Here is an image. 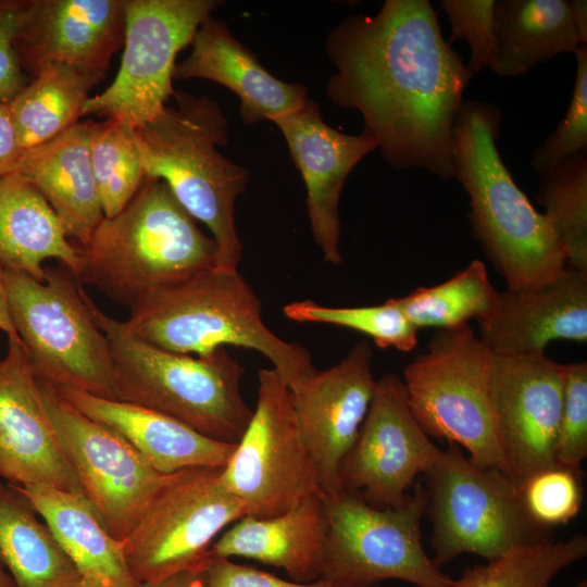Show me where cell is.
<instances>
[{"label": "cell", "mask_w": 587, "mask_h": 587, "mask_svg": "<svg viewBox=\"0 0 587 587\" xmlns=\"http://www.w3.org/2000/svg\"><path fill=\"white\" fill-rule=\"evenodd\" d=\"M325 48L336 68L327 97L361 114L385 161L451 178L453 124L473 75L432 2L386 0L373 15L344 20Z\"/></svg>", "instance_id": "cell-1"}, {"label": "cell", "mask_w": 587, "mask_h": 587, "mask_svg": "<svg viewBox=\"0 0 587 587\" xmlns=\"http://www.w3.org/2000/svg\"><path fill=\"white\" fill-rule=\"evenodd\" d=\"M218 5L216 0H125L120 70L110 86L87 99L83 116L115 118L135 128L158 115L175 91L178 52Z\"/></svg>", "instance_id": "cell-13"}, {"label": "cell", "mask_w": 587, "mask_h": 587, "mask_svg": "<svg viewBox=\"0 0 587 587\" xmlns=\"http://www.w3.org/2000/svg\"><path fill=\"white\" fill-rule=\"evenodd\" d=\"M423 475L438 567L464 553L489 561L549 539L527 515L519 486L499 470L474 464L459 446L448 444Z\"/></svg>", "instance_id": "cell-9"}, {"label": "cell", "mask_w": 587, "mask_h": 587, "mask_svg": "<svg viewBox=\"0 0 587 587\" xmlns=\"http://www.w3.org/2000/svg\"><path fill=\"white\" fill-rule=\"evenodd\" d=\"M173 78H203L227 87L238 96L241 118L248 124L274 123L309 100L304 86L276 78L212 15L197 29L191 51L175 65Z\"/></svg>", "instance_id": "cell-22"}, {"label": "cell", "mask_w": 587, "mask_h": 587, "mask_svg": "<svg viewBox=\"0 0 587 587\" xmlns=\"http://www.w3.org/2000/svg\"><path fill=\"white\" fill-rule=\"evenodd\" d=\"M21 155L10 105L0 101V177L16 172Z\"/></svg>", "instance_id": "cell-42"}, {"label": "cell", "mask_w": 587, "mask_h": 587, "mask_svg": "<svg viewBox=\"0 0 587 587\" xmlns=\"http://www.w3.org/2000/svg\"><path fill=\"white\" fill-rule=\"evenodd\" d=\"M326 536L324 497L314 494L273 517L245 515L213 542L210 552L279 567L290 580L305 584L322 576Z\"/></svg>", "instance_id": "cell-25"}, {"label": "cell", "mask_w": 587, "mask_h": 587, "mask_svg": "<svg viewBox=\"0 0 587 587\" xmlns=\"http://www.w3.org/2000/svg\"><path fill=\"white\" fill-rule=\"evenodd\" d=\"M138 587H202L201 572H180L161 580L139 584Z\"/></svg>", "instance_id": "cell-43"}, {"label": "cell", "mask_w": 587, "mask_h": 587, "mask_svg": "<svg viewBox=\"0 0 587 587\" xmlns=\"http://www.w3.org/2000/svg\"><path fill=\"white\" fill-rule=\"evenodd\" d=\"M58 260L75 278L83 251L66 236L52 208L20 173L0 177V265L45 282L46 260Z\"/></svg>", "instance_id": "cell-26"}, {"label": "cell", "mask_w": 587, "mask_h": 587, "mask_svg": "<svg viewBox=\"0 0 587 587\" xmlns=\"http://www.w3.org/2000/svg\"><path fill=\"white\" fill-rule=\"evenodd\" d=\"M574 55L576 74L564 118L532 153L530 165L538 174L587 149V45Z\"/></svg>", "instance_id": "cell-37"}, {"label": "cell", "mask_w": 587, "mask_h": 587, "mask_svg": "<svg viewBox=\"0 0 587 587\" xmlns=\"http://www.w3.org/2000/svg\"><path fill=\"white\" fill-rule=\"evenodd\" d=\"M490 70L499 76L524 74L562 53L587 45L571 0H496Z\"/></svg>", "instance_id": "cell-27"}, {"label": "cell", "mask_w": 587, "mask_h": 587, "mask_svg": "<svg viewBox=\"0 0 587 587\" xmlns=\"http://www.w3.org/2000/svg\"><path fill=\"white\" fill-rule=\"evenodd\" d=\"M274 124L280 129L305 184L314 241L325 262L339 265L341 191L354 166L378 148L377 141L365 132L349 135L327 125L317 103L311 100Z\"/></svg>", "instance_id": "cell-20"}, {"label": "cell", "mask_w": 587, "mask_h": 587, "mask_svg": "<svg viewBox=\"0 0 587 587\" xmlns=\"http://www.w3.org/2000/svg\"><path fill=\"white\" fill-rule=\"evenodd\" d=\"M372 361L371 346L360 340L342 360L316 370L294 392L298 425L325 498L342 491L339 466L357 439L377 383Z\"/></svg>", "instance_id": "cell-18"}, {"label": "cell", "mask_w": 587, "mask_h": 587, "mask_svg": "<svg viewBox=\"0 0 587 587\" xmlns=\"http://www.w3.org/2000/svg\"><path fill=\"white\" fill-rule=\"evenodd\" d=\"M587 455V362L564 364L563 399L554 441L555 465L582 471Z\"/></svg>", "instance_id": "cell-38"}, {"label": "cell", "mask_w": 587, "mask_h": 587, "mask_svg": "<svg viewBox=\"0 0 587 587\" xmlns=\"http://www.w3.org/2000/svg\"><path fill=\"white\" fill-rule=\"evenodd\" d=\"M129 310L127 330L165 351L205 355L226 346L251 349L270 360L292 392L316 372L303 346L266 326L261 301L238 270H202L153 290Z\"/></svg>", "instance_id": "cell-3"}, {"label": "cell", "mask_w": 587, "mask_h": 587, "mask_svg": "<svg viewBox=\"0 0 587 587\" xmlns=\"http://www.w3.org/2000/svg\"><path fill=\"white\" fill-rule=\"evenodd\" d=\"M501 117L491 102L463 100L452 129V177L469 197L472 233L507 288L538 286L564 271L566 255L500 155Z\"/></svg>", "instance_id": "cell-2"}, {"label": "cell", "mask_w": 587, "mask_h": 587, "mask_svg": "<svg viewBox=\"0 0 587 587\" xmlns=\"http://www.w3.org/2000/svg\"><path fill=\"white\" fill-rule=\"evenodd\" d=\"M47 523L82 577L109 587H138L114 538L84 495L43 485L18 486Z\"/></svg>", "instance_id": "cell-28"}, {"label": "cell", "mask_w": 587, "mask_h": 587, "mask_svg": "<svg viewBox=\"0 0 587 587\" xmlns=\"http://www.w3.org/2000/svg\"><path fill=\"white\" fill-rule=\"evenodd\" d=\"M14 328L38 380L115 399L114 365L76 278L64 266L46 268L45 282L3 271Z\"/></svg>", "instance_id": "cell-8"}, {"label": "cell", "mask_w": 587, "mask_h": 587, "mask_svg": "<svg viewBox=\"0 0 587 587\" xmlns=\"http://www.w3.org/2000/svg\"><path fill=\"white\" fill-rule=\"evenodd\" d=\"M90 160L104 217L121 212L146 175L133 128L115 118L91 121Z\"/></svg>", "instance_id": "cell-34"}, {"label": "cell", "mask_w": 587, "mask_h": 587, "mask_svg": "<svg viewBox=\"0 0 587 587\" xmlns=\"http://www.w3.org/2000/svg\"><path fill=\"white\" fill-rule=\"evenodd\" d=\"M497 295L485 263L473 260L444 283L391 299L415 328L437 330L469 325L471 320L484 317Z\"/></svg>", "instance_id": "cell-31"}, {"label": "cell", "mask_w": 587, "mask_h": 587, "mask_svg": "<svg viewBox=\"0 0 587 587\" xmlns=\"http://www.w3.org/2000/svg\"><path fill=\"white\" fill-rule=\"evenodd\" d=\"M74 587H109L101 582L91 578L80 577Z\"/></svg>", "instance_id": "cell-47"}, {"label": "cell", "mask_w": 587, "mask_h": 587, "mask_svg": "<svg viewBox=\"0 0 587 587\" xmlns=\"http://www.w3.org/2000/svg\"><path fill=\"white\" fill-rule=\"evenodd\" d=\"M574 587H587V580L583 579L577 585H575Z\"/></svg>", "instance_id": "cell-48"}, {"label": "cell", "mask_w": 587, "mask_h": 587, "mask_svg": "<svg viewBox=\"0 0 587 587\" xmlns=\"http://www.w3.org/2000/svg\"><path fill=\"white\" fill-rule=\"evenodd\" d=\"M80 294L110 344L115 400L160 412L207 437L238 444L253 411L241 396L245 369L238 360L225 348L189 355L150 346L99 309L82 286Z\"/></svg>", "instance_id": "cell-6"}, {"label": "cell", "mask_w": 587, "mask_h": 587, "mask_svg": "<svg viewBox=\"0 0 587 587\" xmlns=\"http://www.w3.org/2000/svg\"><path fill=\"white\" fill-rule=\"evenodd\" d=\"M258 379L255 408L222 479L242 502L246 515L267 519L322 491L298 425L292 390L273 367L259 371Z\"/></svg>", "instance_id": "cell-12"}, {"label": "cell", "mask_w": 587, "mask_h": 587, "mask_svg": "<svg viewBox=\"0 0 587 587\" xmlns=\"http://www.w3.org/2000/svg\"><path fill=\"white\" fill-rule=\"evenodd\" d=\"M324 503L327 536L321 578L339 587H378L387 579L416 587L451 585L423 548L427 495L421 483L396 508H377L347 491L324 497Z\"/></svg>", "instance_id": "cell-10"}, {"label": "cell", "mask_w": 587, "mask_h": 587, "mask_svg": "<svg viewBox=\"0 0 587 587\" xmlns=\"http://www.w3.org/2000/svg\"><path fill=\"white\" fill-rule=\"evenodd\" d=\"M440 452L414 417L402 379L387 373L377 380L357 439L340 463L341 489L377 508L399 507Z\"/></svg>", "instance_id": "cell-15"}, {"label": "cell", "mask_w": 587, "mask_h": 587, "mask_svg": "<svg viewBox=\"0 0 587 587\" xmlns=\"http://www.w3.org/2000/svg\"><path fill=\"white\" fill-rule=\"evenodd\" d=\"M201 578L202 587H339L324 578L305 584L286 580L213 553L201 571Z\"/></svg>", "instance_id": "cell-40"}, {"label": "cell", "mask_w": 587, "mask_h": 587, "mask_svg": "<svg viewBox=\"0 0 587 587\" xmlns=\"http://www.w3.org/2000/svg\"><path fill=\"white\" fill-rule=\"evenodd\" d=\"M582 476V471L555 465L524 480L519 491L530 520L549 530L575 517L583 503Z\"/></svg>", "instance_id": "cell-36"}, {"label": "cell", "mask_w": 587, "mask_h": 587, "mask_svg": "<svg viewBox=\"0 0 587 587\" xmlns=\"http://www.w3.org/2000/svg\"><path fill=\"white\" fill-rule=\"evenodd\" d=\"M0 587H15L12 577L1 564H0Z\"/></svg>", "instance_id": "cell-46"}, {"label": "cell", "mask_w": 587, "mask_h": 587, "mask_svg": "<svg viewBox=\"0 0 587 587\" xmlns=\"http://www.w3.org/2000/svg\"><path fill=\"white\" fill-rule=\"evenodd\" d=\"M125 18V0H23L13 48L29 78L63 64L102 80L123 48Z\"/></svg>", "instance_id": "cell-17"}, {"label": "cell", "mask_w": 587, "mask_h": 587, "mask_svg": "<svg viewBox=\"0 0 587 587\" xmlns=\"http://www.w3.org/2000/svg\"><path fill=\"white\" fill-rule=\"evenodd\" d=\"M90 118L22 153L16 172L41 193L66 236L85 247L104 218L90 160Z\"/></svg>", "instance_id": "cell-24"}, {"label": "cell", "mask_w": 587, "mask_h": 587, "mask_svg": "<svg viewBox=\"0 0 587 587\" xmlns=\"http://www.w3.org/2000/svg\"><path fill=\"white\" fill-rule=\"evenodd\" d=\"M535 199L545 209L567 266L587 272V149L539 174Z\"/></svg>", "instance_id": "cell-32"}, {"label": "cell", "mask_w": 587, "mask_h": 587, "mask_svg": "<svg viewBox=\"0 0 587 587\" xmlns=\"http://www.w3.org/2000/svg\"><path fill=\"white\" fill-rule=\"evenodd\" d=\"M571 5L578 28L587 36V1L571 0Z\"/></svg>", "instance_id": "cell-45"}, {"label": "cell", "mask_w": 587, "mask_h": 587, "mask_svg": "<svg viewBox=\"0 0 587 587\" xmlns=\"http://www.w3.org/2000/svg\"><path fill=\"white\" fill-rule=\"evenodd\" d=\"M492 352L469 325L437 329L405 366L402 382L429 437L463 447L474 464L508 475L492 402Z\"/></svg>", "instance_id": "cell-7"}, {"label": "cell", "mask_w": 587, "mask_h": 587, "mask_svg": "<svg viewBox=\"0 0 587 587\" xmlns=\"http://www.w3.org/2000/svg\"><path fill=\"white\" fill-rule=\"evenodd\" d=\"M86 416L125 438L157 471L172 474L189 467H224L236 444L207 437L160 412L91 394L55 387Z\"/></svg>", "instance_id": "cell-23"}, {"label": "cell", "mask_w": 587, "mask_h": 587, "mask_svg": "<svg viewBox=\"0 0 587 587\" xmlns=\"http://www.w3.org/2000/svg\"><path fill=\"white\" fill-rule=\"evenodd\" d=\"M479 338L494 355L545 352L555 340L587 341V272L566 266L538 286L498 291L490 312L477 320Z\"/></svg>", "instance_id": "cell-21"}, {"label": "cell", "mask_w": 587, "mask_h": 587, "mask_svg": "<svg viewBox=\"0 0 587 587\" xmlns=\"http://www.w3.org/2000/svg\"><path fill=\"white\" fill-rule=\"evenodd\" d=\"M172 97L173 104L133 128L146 178L163 180L184 209L209 228L218 249L216 266L237 270L243 247L235 202L249 173L217 150L228 140L227 118L217 101L184 90Z\"/></svg>", "instance_id": "cell-4"}, {"label": "cell", "mask_w": 587, "mask_h": 587, "mask_svg": "<svg viewBox=\"0 0 587 587\" xmlns=\"http://www.w3.org/2000/svg\"><path fill=\"white\" fill-rule=\"evenodd\" d=\"M38 382L54 434L84 496L107 530L123 541L167 474L157 471L118 433L78 411L54 386Z\"/></svg>", "instance_id": "cell-14"}, {"label": "cell", "mask_w": 587, "mask_h": 587, "mask_svg": "<svg viewBox=\"0 0 587 587\" xmlns=\"http://www.w3.org/2000/svg\"><path fill=\"white\" fill-rule=\"evenodd\" d=\"M23 0H0V101L9 103L30 78L22 70L13 37Z\"/></svg>", "instance_id": "cell-41"}, {"label": "cell", "mask_w": 587, "mask_h": 587, "mask_svg": "<svg viewBox=\"0 0 587 587\" xmlns=\"http://www.w3.org/2000/svg\"><path fill=\"white\" fill-rule=\"evenodd\" d=\"M284 314L300 323H319L360 332L379 348L412 351L419 342V329L405 317L392 299L366 307H328L311 300L295 301L284 307Z\"/></svg>", "instance_id": "cell-35"}, {"label": "cell", "mask_w": 587, "mask_h": 587, "mask_svg": "<svg viewBox=\"0 0 587 587\" xmlns=\"http://www.w3.org/2000/svg\"><path fill=\"white\" fill-rule=\"evenodd\" d=\"M496 0H442L440 9L448 16L451 35L448 40H464L471 50L466 64L474 76L489 68L494 54V10Z\"/></svg>", "instance_id": "cell-39"}, {"label": "cell", "mask_w": 587, "mask_h": 587, "mask_svg": "<svg viewBox=\"0 0 587 587\" xmlns=\"http://www.w3.org/2000/svg\"><path fill=\"white\" fill-rule=\"evenodd\" d=\"M586 554L587 538L584 535L562 541L546 539L466 569L449 587H549L562 570Z\"/></svg>", "instance_id": "cell-33"}, {"label": "cell", "mask_w": 587, "mask_h": 587, "mask_svg": "<svg viewBox=\"0 0 587 587\" xmlns=\"http://www.w3.org/2000/svg\"><path fill=\"white\" fill-rule=\"evenodd\" d=\"M223 467H189L167 474L140 521L123 540L138 584L201 572L217 534L246 513L224 485Z\"/></svg>", "instance_id": "cell-11"}, {"label": "cell", "mask_w": 587, "mask_h": 587, "mask_svg": "<svg viewBox=\"0 0 587 587\" xmlns=\"http://www.w3.org/2000/svg\"><path fill=\"white\" fill-rule=\"evenodd\" d=\"M563 378L564 364L545 352L494 355L491 392L497 429L508 475L517 486L555 466Z\"/></svg>", "instance_id": "cell-16"}, {"label": "cell", "mask_w": 587, "mask_h": 587, "mask_svg": "<svg viewBox=\"0 0 587 587\" xmlns=\"http://www.w3.org/2000/svg\"><path fill=\"white\" fill-rule=\"evenodd\" d=\"M0 330L8 337H17V333L12 323L7 303L5 288L3 283V268L0 265Z\"/></svg>", "instance_id": "cell-44"}, {"label": "cell", "mask_w": 587, "mask_h": 587, "mask_svg": "<svg viewBox=\"0 0 587 587\" xmlns=\"http://www.w3.org/2000/svg\"><path fill=\"white\" fill-rule=\"evenodd\" d=\"M80 249L77 283L129 309L160 287L216 266L218 251L158 178H146L126 207L104 217Z\"/></svg>", "instance_id": "cell-5"}, {"label": "cell", "mask_w": 587, "mask_h": 587, "mask_svg": "<svg viewBox=\"0 0 587 587\" xmlns=\"http://www.w3.org/2000/svg\"><path fill=\"white\" fill-rule=\"evenodd\" d=\"M101 80L75 67H42L9 102L22 153L39 147L79 122L93 86Z\"/></svg>", "instance_id": "cell-30"}, {"label": "cell", "mask_w": 587, "mask_h": 587, "mask_svg": "<svg viewBox=\"0 0 587 587\" xmlns=\"http://www.w3.org/2000/svg\"><path fill=\"white\" fill-rule=\"evenodd\" d=\"M0 477L84 495L54 434L39 382L17 337L0 360Z\"/></svg>", "instance_id": "cell-19"}, {"label": "cell", "mask_w": 587, "mask_h": 587, "mask_svg": "<svg viewBox=\"0 0 587 587\" xmlns=\"http://www.w3.org/2000/svg\"><path fill=\"white\" fill-rule=\"evenodd\" d=\"M0 564L15 587H74L82 577L28 497L1 477Z\"/></svg>", "instance_id": "cell-29"}]
</instances>
